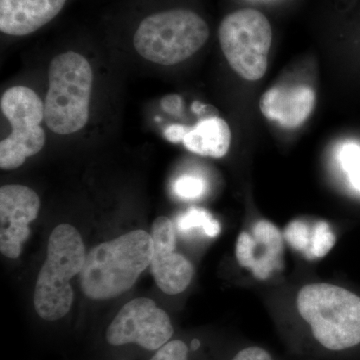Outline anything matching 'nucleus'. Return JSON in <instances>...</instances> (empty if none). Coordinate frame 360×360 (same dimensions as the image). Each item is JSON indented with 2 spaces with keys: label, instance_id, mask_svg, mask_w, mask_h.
<instances>
[{
  "label": "nucleus",
  "instance_id": "nucleus-1",
  "mask_svg": "<svg viewBox=\"0 0 360 360\" xmlns=\"http://www.w3.org/2000/svg\"><path fill=\"white\" fill-rule=\"evenodd\" d=\"M153 238L142 229L127 232L94 246L79 274L82 292L94 300H108L129 290L149 265Z\"/></svg>",
  "mask_w": 360,
  "mask_h": 360
},
{
  "label": "nucleus",
  "instance_id": "nucleus-2",
  "mask_svg": "<svg viewBox=\"0 0 360 360\" xmlns=\"http://www.w3.org/2000/svg\"><path fill=\"white\" fill-rule=\"evenodd\" d=\"M82 236L70 224H59L51 232L47 245V257L34 290V309L40 319L58 321L70 311L73 290L72 277L80 274L85 262Z\"/></svg>",
  "mask_w": 360,
  "mask_h": 360
},
{
  "label": "nucleus",
  "instance_id": "nucleus-3",
  "mask_svg": "<svg viewBox=\"0 0 360 360\" xmlns=\"http://www.w3.org/2000/svg\"><path fill=\"white\" fill-rule=\"evenodd\" d=\"M300 316L311 328L315 340L331 352L360 343V297L328 283L303 286L297 296Z\"/></svg>",
  "mask_w": 360,
  "mask_h": 360
},
{
  "label": "nucleus",
  "instance_id": "nucleus-4",
  "mask_svg": "<svg viewBox=\"0 0 360 360\" xmlns=\"http://www.w3.org/2000/svg\"><path fill=\"white\" fill-rule=\"evenodd\" d=\"M44 120L54 134H75L89 122L92 75L89 61L77 53L59 54L49 66Z\"/></svg>",
  "mask_w": 360,
  "mask_h": 360
},
{
  "label": "nucleus",
  "instance_id": "nucleus-5",
  "mask_svg": "<svg viewBox=\"0 0 360 360\" xmlns=\"http://www.w3.org/2000/svg\"><path fill=\"white\" fill-rule=\"evenodd\" d=\"M210 37V28L198 13L172 9L144 18L134 37L142 58L161 65H174L196 53Z\"/></svg>",
  "mask_w": 360,
  "mask_h": 360
},
{
  "label": "nucleus",
  "instance_id": "nucleus-6",
  "mask_svg": "<svg viewBox=\"0 0 360 360\" xmlns=\"http://www.w3.org/2000/svg\"><path fill=\"white\" fill-rule=\"evenodd\" d=\"M219 37L227 63L239 77L250 82L264 77L272 30L264 13L245 8L229 14L220 23Z\"/></svg>",
  "mask_w": 360,
  "mask_h": 360
},
{
  "label": "nucleus",
  "instance_id": "nucleus-7",
  "mask_svg": "<svg viewBox=\"0 0 360 360\" xmlns=\"http://www.w3.org/2000/svg\"><path fill=\"white\" fill-rule=\"evenodd\" d=\"M174 335L169 315L150 298L139 297L118 311L104 331V341L112 349L136 348L153 355Z\"/></svg>",
  "mask_w": 360,
  "mask_h": 360
},
{
  "label": "nucleus",
  "instance_id": "nucleus-8",
  "mask_svg": "<svg viewBox=\"0 0 360 360\" xmlns=\"http://www.w3.org/2000/svg\"><path fill=\"white\" fill-rule=\"evenodd\" d=\"M39 208V196L30 187L8 184L0 188V251L4 257H20Z\"/></svg>",
  "mask_w": 360,
  "mask_h": 360
},
{
  "label": "nucleus",
  "instance_id": "nucleus-9",
  "mask_svg": "<svg viewBox=\"0 0 360 360\" xmlns=\"http://www.w3.org/2000/svg\"><path fill=\"white\" fill-rule=\"evenodd\" d=\"M150 236L155 248L149 267L156 284L167 295L184 292L193 279V266L175 251L174 224L167 217H158L151 226Z\"/></svg>",
  "mask_w": 360,
  "mask_h": 360
},
{
  "label": "nucleus",
  "instance_id": "nucleus-10",
  "mask_svg": "<svg viewBox=\"0 0 360 360\" xmlns=\"http://www.w3.org/2000/svg\"><path fill=\"white\" fill-rule=\"evenodd\" d=\"M283 239L278 229L269 221L257 222L253 236L243 232L236 243V258L241 266L252 270L257 278L265 279L278 264Z\"/></svg>",
  "mask_w": 360,
  "mask_h": 360
},
{
  "label": "nucleus",
  "instance_id": "nucleus-11",
  "mask_svg": "<svg viewBox=\"0 0 360 360\" xmlns=\"http://www.w3.org/2000/svg\"><path fill=\"white\" fill-rule=\"evenodd\" d=\"M315 101L314 90L307 85L276 86L262 96L260 110L272 122L286 129H295L311 115Z\"/></svg>",
  "mask_w": 360,
  "mask_h": 360
},
{
  "label": "nucleus",
  "instance_id": "nucleus-12",
  "mask_svg": "<svg viewBox=\"0 0 360 360\" xmlns=\"http://www.w3.org/2000/svg\"><path fill=\"white\" fill-rule=\"evenodd\" d=\"M66 0H0V30L25 37L53 20Z\"/></svg>",
  "mask_w": 360,
  "mask_h": 360
},
{
  "label": "nucleus",
  "instance_id": "nucleus-13",
  "mask_svg": "<svg viewBox=\"0 0 360 360\" xmlns=\"http://www.w3.org/2000/svg\"><path fill=\"white\" fill-rule=\"evenodd\" d=\"M0 105L13 130L35 129L44 120V103L37 92L28 87L7 89L1 96Z\"/></svg>",
  "mask_w": 360,
  "mask_h": 360
},
{
  "label": "nucleus",
  "instance_id": "nucleus-14",
  "mask_svg": "<svg viewBox=\"0 0 360 360\" xmlns=\"http://www.w3.org/2000/svg\"><path fill=\"white\" fill-rule=\"evenodd\" d=\"M231 131L225 120L213 116L200 120L189 129L184 139V146L191 153L201 156L220 158L231 148Z\"/></svg>",
  "mask_w": 360,
  "mask_h": 360
},
{
  "label": "nucleus",
  "instance_id": "nucleus-15",
  "mask_svg": "<svg viewBox=\"0 0 360 360\" xmlns=\"http://www.w3.org/2000/svg\"><path fill=\"white\" fill-rule=\"evenodd\" d=\"M45 143V132L41 127L27 130H13L11 135L0 142V167L15 169L26 158L39 153Z\"/></svg>",
  "mask_w": 360,
  "mask_h": 360
},
{
  "label": "nucleus",
  "instance_id": "nucleus-16",
  "mask_svg": "<svg viewBox=\"0 0 360 360\" xmlns=\"http://www.w3.org/2000/svg\"><path fill=\"white\" fill-rule=\"evenodd\" d=\"M177 229L182 233H189L194 229H201L205 236L215 238L220 232V224L206 210L191 208L177 219Z\"/></svg>",
  "mask_w": 360,
  "mask_h": 360
},
{
  "label": "nucleus",
  "instance_id": "nucleus-17",
  "mask_svg": "<svg viewBox=\"0 0 360 360\" xmlns=\"http://www.w3.org/2000/svg\"><path fill=\"white\" fill-rule=\"evenodd\" d=\"M200 347V340H193L189 345L181 340H172L149 356L148 360H191V354Z\"/></svg>",
  "mask_w": 360,
  "mask_h": 360
},
{
  "label": "nucleus",
  "instance_id": "nucleus-18",
  "mask_svg": "<svg viewBox=\"0 0 360 360\" xmlns=\"http://www.w3.org/2000/svg\"><path fill=\"white\" fill-rule=\"evenodd\" d=\"M335 243V236L326 222L319 221L314 225L311 245L307 257L310 259L328 255Z\"/></svg>",
  "mask_w": 360,
  "mask_h": 360
},
{
  "label": "nucleus",
  "instance_id": "nucleus-19",
  "mask_svg": "<svg viewBox=\"0 0 360 360\" xmlns=\"http://www.w3.org/2000/svg\"><path fill=\"white\" fill-rule=\"evenodd\" d=\"M314 226H310L307 222L302 220H295L286 227L284 236L286 240L296 250L303 252L307 257L309 253L310 245H311Z\"/></svg>",
  "mask_w": 360,
  "mask_h": 360
},
{
  "label": "nucleus",
  "instance_id": "nucleus-20",
  "mask_svg": "<svg viewBox=\"0 0 360 360\" xmlns=\"http://www.w3.org/2000/svg\"><path fill=\"white\" fill-rule=\"evenodd\" d=\"M206 182L195 175H182L174 184V191L182 200H196L205 193Z\"/></svg>",
  "mask_w": 360,
  "mask_h": 360
},
{
  "label": "nucleus",
  "instance_id": "nucleus-21",
  "mask_svg": "<svg viewBox=\"0 0 360 360\" xmlns=\"http://www.w3.org/2000/svg\"><path fill=\"white\" fill-rule=\"evenodd\" d=\"M341 167L345 172L360 163V146L355 143H347L342 146L340 153Z\"/></svg>",
  "mask_w": 360,
  "mask_h": 360
},
{
  "label": "nucleus",
  "instance_id": "nucleus-22",
  "mask_svg": "<svg viewBox=\"0 0 360 360\" xmlns=\"http://www.w3.org/2000/svg\"><path fill=\"white\" fill-rule=\"evenodd\" d=\"M232 360H272V357L264 348L250 347L240 350Z\"/></svg>",
  "mask_w": 360,
  "mask_h": 360
},
{
  "label": "nucleus",
  "instance_id": "nucleus-23",
  "mask_svg": "<svg viewBox=\"0 0 360 360\" xmlns=\"http://www.w3.org/2000/svg\"><path fill=\"white\" fill-rule=\"evenodd\" d=\"M188 131V127H184V125H170L165 130V137L167 141L172 142V143H180L184 141V139Z\"/></svg>",
  "mask_w": 360,
  "mask_h": 360
},
{
  "label": "nucleus",
  "instance_id": "nucleus-24",
  "mask_svg": "<svg viewBox=\"0 0 360 360\" xmlns=\"http://www.w3.org/2000/svg\"><path fill=\"white\" fill-rule=\"evenodd\" d=\"M180 103H181V99L179 96H169L162 99L161 106L163 110H167V112L176 115L180 108Z\"/></svg>",
  "mask_w": 360,
  "mask_h": 360
},
{
  "label": "nucleus",
  "instance_id": "nucleus-25",
  "mask_svg": "<svg viewBox=\"0 0 360 360\" xmlns=\"http://www.w3.org/2000/svg\"><path fill=\"white\" fill-rule=\"evenodd\" d=\"M350 184L356 191H360V163L347 172Z\"/></svg>",
  "mask_w": 360,
  "mask_h": 360
}]
</instances>
